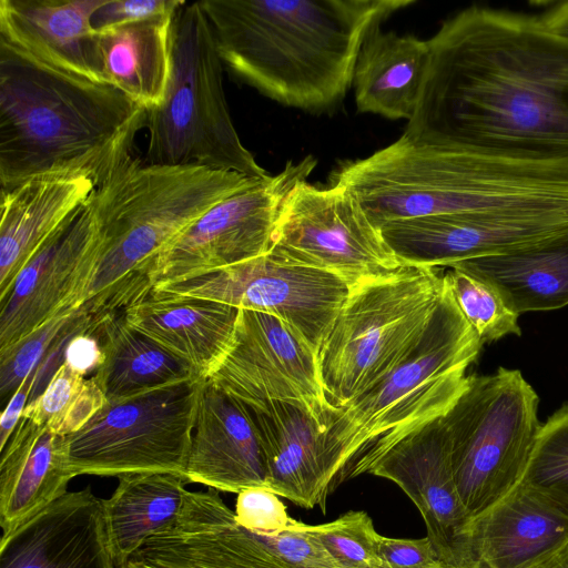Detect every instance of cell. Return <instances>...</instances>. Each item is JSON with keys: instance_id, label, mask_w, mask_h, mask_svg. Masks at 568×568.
<instances>
[{"instance_id": "25", "label": "cell", "mask_w": 568, "mask_h": 568, "mask_svg": "<svg viewBox=\"0 0 568 568\" xmlns=\"http://www.w3.org/2000/svg\"><path fill=\"white\" fill-rule=\"evenodd\" d=\"M239 312L210 300L149 291L122 314L131 327L207 378L232 344Z\"/></svg>"}, {"instance_id": "11", "label": "cell", "mask_w": 568, "mask_h": 568, "mask_svg": "<svg viewBox=\"0 0 568 568\" xmlns=\"http://www.w3.org/2000/svg\"><path fill=\"white\" fill-rule=\"evenodd\" d=\"M317 160H290L275 174L255 179L220 201L150 258L142 274L150 288L186 281L266 255L283 206Z\"/></svg>"}, {"instance_id": "5", "label": "cell", "mask_w": 568, "mask_h": 568, "mask_svg": "<svg viewBox=\"0 0 568 568\" xmlns=\"http://www.w3.org/2000/svg\"><path fill=\"white\" fill-rule=\"evenodd\" d=\"M483 344L443 275L419 339L376 384L328 418L326 454L336 485L419 427L443 417L468 385Z\"/></svg>"}, {"instance_id": "26", "label": "cell", "mask_w": 568, "mask_h": 568, "mask_svg": "<svg viewBox=\"0 0 568 568\" xmlns=\"http://www.w3.org/2000/svg\"><path fill=\"white\" fill-rule=\"evenodd\" d=\"M73 477L67 436L21 417L1 450L2 536L63 496Z\"/></svg>"}, {"instance_id": "4", "label": "cell", "mask_w": 568, "mask_h": 568, "mask_svg": "<svg viewBox=\"0 0 568 568\" xmlns=\"http://www.w3.org/2000/svg\"><path fill=\"white\" fill-rule=\"evenodd\" d=\"M328 180L346 187L377 229L442 214L568 209V164L505 160L404 133L366 158L341 162Z\"/></svg>"}, {"instance_id": "6", "label": "cell", "mask_w": 568, "mask_h": 568, "mask_svg": "<svg viewBox=\"0 0 568 568\" xmlns=\"http://www.w3.org/2000/svg\"><path fill=\"white\" fill-rule=\"evenodd\" d=\"M255 179L197 165L122 160L95 186L99 260L85 302L129 300L150 288L142 268L166 243L220 201Z\"/></svg>"}, {"instance_id": "8", "label": "cell", "mask_w": 568, "mask_h": 568, "mask_svg": "<svg viewBox=\"0 0 568 568\" xmlns=\"http://www.w3.org/2000/svg\"><path fill=\"white\" fill-rule=\"evenodd\" d=\"M442 287L438 267L404 265L351 290L317 353L322 386L333 407L376 384L409 352Z\"/></svg>"}, {"instance_id": "17", "label": "cell", "mask_w": 568, "mask_h": 568, "mask_svg": "<svg viewBox=\"0 0 568 568\" xmlns=\"http://www.w3.org/2000/svg\"><path fill=\"white\" fill-rule=\"evenodd\" d=\"M382 236L405 265L439 267L528 247L568 232V209L442 214L392 222Z\"/></svg>"}, {"instance_id": "21", "label": "cell", "mask_w": 568, "mask_h": 568, "mask_svg": "<svg viewBox=\"0 0 568 568\" xmlns=\"http://www.w3.org/2000/svg\"><path fill=\"white\" fill-rule=\"evenodd\" d=\"M240 404L263 449L267 488L300 507L325 513L327 496L337 486L327 460L326 429L295 404Z\"/></svg>"}, {"instance_id": "37", "label": "cell", "mask_w": 568, "mask_h": 568, "mask_svg": "<svg viewBox=\"0 0 568 568\" xmlns=\"http://www.w3.org/2000/svg\"><path fill=\"white\" fill-rule=\"evenodd\" d=\"M274 491L264 487H252L237 494L235 520L256 535L273 536L285 530L292 517Z\"/></svg>"}, {"instance_id": "46", "label": "cell", "mask_w": 568, "mask_h": 568, "mask_svg": "<svg viewBox=\"0 0 568 568\" xmlns=\"http://www.w3.org/2000/svg\"><path fill=\"white\" fill-rule=\"evenodd\" d=\"M435 568H456V567H453V566H449V565H446L444 564L443 561Z\"/></svg>"}, {"instance_id": "24", "label": "cell", "mask_w": 568, "mask_h": 568, "mask_svg": "<svg viewBox=\"0 0 568 568\" xmlns=\"http://www.w3.org/2000/svg\"><path fill=\"white\" fill-rule=\"evenodd\" d=\"M104 2L0 0V41L58 70L103 82L92 17Z\"/></svg>"}, {"instance_id": "31", "label": "cell", "mask_w": 568, "mask_h": 568, "mask_svg": "<svg viewBox=\"0 0 568 568\" xmlns=\"http://www.w3.org/2000/svg\"><path fill=\"white\" fill-rule=\"evenodd\" d=\"M97 335L103 362L92 377L106 402H116L150 388L199 376L187 363L131 327L122 312L110 314Z\"/></svg>"}, {"instance_id": "15", "label": "cell", "mask_w": 568, "mask_h": 568, "mask_svg": "<svg viewBox=\"0 0 568 568\" xmlns=\"http://www.w3.org/2000/svg\"><path fill=\"white\" fill-rule=\"evenodd\" d=\"M94 192L37 251L0 300V351L85 303L100 253Z\"/></svg>"}, {"instance_id": "42", "label": "cell", "mask_w": 568, "mask_h": 568, "mask_svg": "<svg viewBox=\"0 0 568 568\" xmlns=\"http://www.w3.org/2000/svg\"><path fill=\"white\" fill-rule=\"evenodd\" d=\"M41 365L34 367L9 399L0 418V452L6 447L29 404Z\"/></svg>"}, {"instance_id": "9", "label": "cell", "mask_w": 568, "mask_h": 568, "mask_svg": "<svg viewBox=\"0 0 568 568\" xmlns=\"http://www.w3.org/2000/svg\"><path fill=\"white\" fill-rule=\"evenodd\" d=\"M539 398L519 369L469 375L443 416L459 496L473 520L521 479L541 427Z\"/></svg>"}, {"instance_id": "40", "label": "cell", "mask_w": 568, "mask_h": 568, "mask_svg": "<svg viewBox=\"0 0 568 568\" xmlns=\"http://www.w3.org/2000/svg\"><path fill=\"white\" fill-rule=\"evenodd\" d=\"M378 550L387 568H435L442 562L427 536L419 539L381 536Z\"/></svg>"}, {"instance_id": "33", "label": "cell", "mask_w": 568, "mask_h": 568, "mask_svg": "<svg viewBox=\"0 0 568 568\" xmlns=\"http://www.w3.org/2000/svg\"><path fill=\"white\" fill-rule=\"evenodd\" d=\"M106 398L93 377L62 363L44 389L23 410L22 417L69 436L80 430L104 405Z\"/></svg>"}, {"instance_id": "28", "label": "cell", "mask_w": 568, "mask_h": 568, "mask_svg": "<svg viewBox=\"0 0 568 568\" xmlns=\"http://www.w3.org/2000/svg\"><path fill=\"white\" fill-rule=\"evenodd\" d=\"M175 14L111 27L95 33L101 80L146 111L164 100L171 74Z\"/></svg>"}, {"instance_id": "27", "label": "cell", "mask_w": 568, "mask_h": 568, "mask_svg": "<svg viewBox=\"0 0 568 568\" xmlns=\"http://www.w3.org/2000/svg\"><path fill=\"white\" fill-rule=\"evenodd\" d=\"M429 60L427 40L381 28L372 31L354 69L357 112L408 122L418 105Z\"/></svg>"}, {"instance_id": "16", "label": "cell", "mask_w": 568, "mask_h": 568, "mask_svg": "<svg viewBox=\"0 0 568 568\" xmlns=\"http://www.w3.org/2000/svg\"><path fill=\"white\" fill-rule=\"evenodd\" d=\"M363 474L388 479L409 497L440 561L456 568H478L471 541L473 518L455 483L443 417L410 433L349 478Z\"/></svg>"}, {"instance_id": "19", "label": "cell", "mask_w": 568, "mask_h": 568, "mask_svg": "<svg viewBox=\"0 0 568 568\" xmlns=\"http://www.w3.org/2000/svg\"><path fill=\"white\" fill-rule=\"evenodd\" d=\"M0 568H116L103 499L89 487L67 491L1 536Z\"/></svg>"}, {"instance_id": "36", "label": "cell", "mask_w": 568, "mask_h": 568, "mask_svg": "<svg viewBox=\"0 0 568 568\" xmlns=\"http://www.w3.org/2000/svg\"><path fill=\"white\" fill-rule=\"evenodd\" d=\"M520 480L550 489L568 500V404L541 424Z\"/></svg>"}, {"instance_id": "30", "label": "cell", "mask_w": 568, "mask_h": 568, "mask_svg": "<svg viewBox=\"0 0 568 568\" xmlns=\"http://www.w3.org/2000/svg\"><path fill=\"white\" fill-rule=\"evenodd\" d=\"M186 479L172 473L119 476V485L103 499L105 527L116 568L154 534L174 524L182 510Z\"/></svg>"}, {"instance_id": "12", "label": "cell", "mask_w": 568, "mask_h": 568, "mask_svg": "<svg viewBox=\"0 0 568 568\" xmlns=\"http://www.w3.org/2000/svg\"><path fill=\"white\" fill-rule=\"evenodd\" d=\"M267 255L335 274L351 290L405 265L346 187H318L307 181L288 195Z\"/></svg>"}, {"instance_id": "20", "label": "cell", "mask_w": 568, "mask_h": 568, "mask_svg": "<svg viewBox=\"0 0 568 568\" xmlns=\"http://www.w3.org/2000/svg\"><path fill=\"white\" fill-rule=\"evenodd\" d=\"M478 568H532L568 542V500L520 480L473 520Z\"/></svg>"}, {"instance_id": "1", "label": "cell", "mask_w": 568, "mask_h": 568, "mask_svg": "<svg viewBox=\"0 0 568 568\" xmlns=\"http://www.w3.org/2000/svg\"><path fill=\"white\" fill-rule=\"evenodd\" d=\"M404 134L488 156L568 164V37L539 14L471 6L427 40Z\"/></svg>"}, {"instance_id": "18", "label": "cell", "mask_w": 568, "mask_h": 568, "mask_svg": "<svg viewBox=\"0 0 568 568\" xmlns=\"http://www.w3.org/2000/svg\"><path fill=\"white\" fill-rule=\"evenodd\" d=\"M128 562L144 568H298L235 520L217 490L189 491L180 516Z\"/></svg>"}, {"instance_id": "14", "label": "cell", "mask_w": 568, "mask_h": 568, "mask_svg": "<svg viewBox=\"0 0 568 568\" xmlns=\"http://www.w3.org/2000/svg\"><path fill=\"white\" fill-rule=\"evenodd\" d=\"M205 379L243 404L277 400L308 412L327 430L317 354L282 320L240 310L232 344Z\"/></svg>"}, {"instance_id": "35", "label": "cell", "mask_w": 568, "mask_h": 568, "mask_svg": "<svg viewBox=\"0 0 568 568\" xmlns=\"http://www.w3.org/2000/svg\"><path fill=\"white\" fill-rule=\"evenodd\" d=\"M303 527L343 568H387L378 550L381 535L366 511L349 510L333 521Z\"/></svg>"}, {"instance_id": "34", "label": "cell", "mask_w": 568, "mask_h": 568, "mask_svg": "<svg viewBox=\"0 0 568 568\" xmlns=\"http://www.w3.org/2000/svg\"><path fill=\"white\" fill-rule=\"evenodd\" d=\"M444 276L460 312L483 345L508 335H521L519 315L494 286L455 268Z\"/></svg>"}, {"instance_id": "39", "label": "cell", "mask_w": 568, "mask_h": 568, "mask_svg": "<svg viewBox=\"0 0 568 568\" xmlns=\"http://www.w3.org/2000/svg\"><path fill=\"white\" fill-rule=\"evenodd\" d=\"M184 0H105L92 17L95 31L111 27L171 16L185 3Z\"/></svg>"}, {"instance_id": "13", "label": "cell", "mask_w": 568, "mask_h": 568, "mask_svg": "<svg viewBox=\"0 0 568 568\" xmlns=\"http://www.w3.org/2000/svg\"><path fill=\"white\" fill-rule=\"evenodd\" d=\"M151 292L273 315L317 354L351 286L335 274L278 262L266 254Z\"/></svg>"}, {"instance_id": "22", "label": "cell", "mask_w": 568, "mask_h": 568, "mask_svg": "<svg viewBox=\"0 0 568 568\" xmlns=\"http://www.w3.org/2000/svg\"><path fill=\"white\" fill-rule=\"evenodd\" d=\"M184 477L217 491L267 488L266 463L253 423L235 398L209 379L201 390Z\"/></svg>"}, {"instance_id": "41", "label": "cell", "mask_w": 568, "mask_h": 568, "mask_svg": "<svg viewBox=\"0 0 568 568\" xmlns=\"http://www.w3.org/2000/svg\"><path fill=\"white\" fill-rule=\"evenodd\" d=\"M63 362L83 375L95 372L103 362L97 332L82 333L71 337L64 348Z\"/></svg>"}, {"instance_id": "23", "label": "cell", "mask_w": 568, "mask_h": 568, "mask_svg": "<svg viewBox=\"0 0 568 568\" xmlns=\"http://www.w3.org/2000/svg\"><path fill=\"white\" fill-rule=\"evenodd\" d=\"M85 173H48L1 190L0 300L45 241L92 195Z\"/></svg>"}, {"instance_id": "3", "label": "cell", "mask_w": 568, "mask_h": 568, "mask_svg": "<svg viewBox=\"0 0 568 568\" xmlns=\"http://www.w3.org/2000/svg\"><path fill=\"white\" fill-rule=\"evenodd\" d=\"M146 110L116 88L47 65L0 41V186L48 173L97 184L131 155Z\"/></svg>"}, {"instance_id": "7", "label": "cell", "mask_w": 568, "mask_h": 568, "mask_svg": "<svg viewBox=\"0 0 568 568\" xmlns=\"http://www.w3.org/2000/svg\"><path fill=\"white\" fill-rule=\"evenodd\" d=\"M145 129L148 163L270 175L234 128L223 63L200 1L185 2L174 17L166 92L159 106L146 111Z\"/></svg>"}, {"instance_id": "43", "label": "cell", "mask_w": 568, "mask_h": 568, "mask_svg": "<svg viewBox=\"0 0 568 568\" xmlns=\"http://www.w3.org/2000/svg\"><path fill=\"white\" fill-rule=\"evenodd\" d=\"M547 4L548 7L538 14L550 30L568 37V1Z\"/></svg>"}, {"instance_id": "10", "label": "cell", "mask_w": 568, "mask_h": 568, "mask_svg": "<svg viewBox=\"0 0 568 568\" xmlns=\"http://www.w3.org/2000/svg\"><path fill=\"white\" fill-rule=\"evenodd\" d=\"M204 381L193 376L106 402L80 430L67 436L74 477L184 476Z\"/></svg>"}, {"instance_id": "2", "label": "cell", "mask_w": 568, "mask_h": 568, "mask_svg": "<svg viewBox=\"0 0 568 568\" xmlns=\"http://www.w3.org/2000/svg\"><path fill=\"white\" fill-rule=\"evenodd\" d=\"M220 59L277 103L332 112L367 36L415 0H200Z\"/></svg>"}, {"instance_id": "45", "label": "cell", "mask_w": 568, "mask_h": 568, "mask_svg": "<svg viewBox=\"0 0 568 568\" xmlns=\"http://www.w3.org/2000/svg\"><path fill=\"white\" fill-rule=\"evenodd\" d=\"M119 568H144V567L138 566V565L132 564V562H126V564H124L123 566H121Z\"/></svg>"}, {"instance_id": "44", "label": "cell", "mask_w": 568, "mask_h": 568, "mask_svg": "<svg viewBox=\"0 0 568 568\" xmlns=\"http://www.w3.org/2000/svg\"><path fill=\"white\" fill-rule=\"evenodd\" d=\"M532 568H568V542Z\"/></svg>"}, {"instance_id": "38", "label": "cell", "mask_w": 568, "mask_h": 568, "mask_svg": "<svg viewBox=\"0 0 568 568\" xmlns=\"http://www.w3.org/2000/svg\"><path fill=\"white\" fill-rule=\"evenodd\" d=\"M256 536L277 556L298 568H343L296 519L292 518L288 527L276 535Z\"/></svg>"}, {"instance_id": "32", "label": "cell", "mask_w": 568, "mask_h": 568, "mask_svg": "<svg viewBox=\"0 0 568 568\" xmlns=\"http://www.w3.org/2000/svg\"><path fill=\"white\" fill-rule=\"evenodd\" d=\"M121 312L102 295L81 307L57 315L14 344L0 351V396L11 398L29 373L64 338L94 333L112 313Z\"/></svg>"}, {"instance_id": "29", "label": "cell", "mask_w": 568, "mask_h": 568, "mask_svg": "<svg viewBox=\"0 0 568 568\" xmlns=\"http://www.w3.org/2000/svg\"><path fill=\"white\" fill-rule=\"evenodd\" d=\"M494 286L518 315L568 305V232L504 254L455 263Z\"/></svg>"}]
</instances>
